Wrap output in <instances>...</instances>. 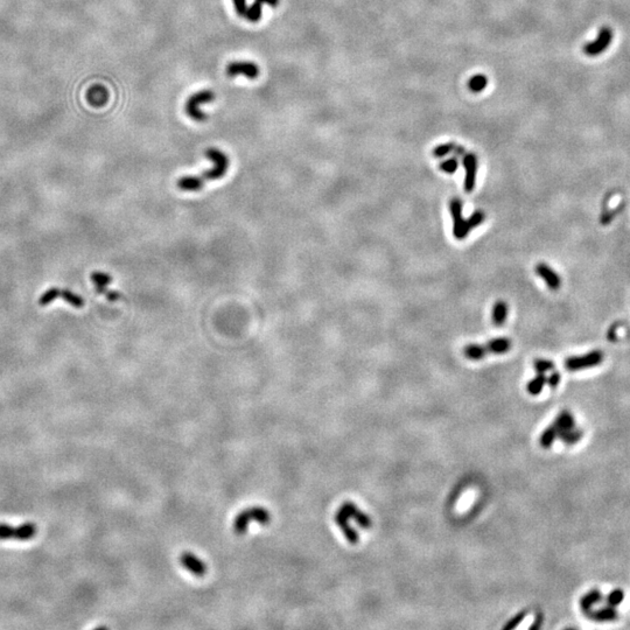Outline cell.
I'll return each instance as SVG.
<instances>
[{
  "label": "cell",
  "mask_w": 630,
  "mask_h": 630,
  "mask_svg": "<svg viewBox=\"0 0 630 630\" xmlns=\"http://www.w3.org/2000/svg\"><path fill=\"white\" fill-rule=\"evenodd\" d=\"M545 384H546L545 374H538L537 376L532 378V379L528 383L526 390H528V392L531 396H538L543 391V389H544Z\"/></svg>",
  "instance_id": "cb8c5ba5"
},
{
  "label": "cell",
  "mask_w": 630,
  "mask_h": 630,
  "mask_svg": "<svg viewBox=\"0 0 630 630\" xmlns=\"http://www.w3.org/2000/svg\"><path fill=\"white\" fill-rule=\"evenodd\" d=\"M338 511L341 513H343L345 517L348 518L354 519L355 522L357 523L358 525L361 526L362 529H370L371 525H373V521L369 517V515H367L366 512H362L356 504H354L353 502H344L338 509Z\"/></svg>",
  "instance_id": "30bf717a"
},
{
  "label": "cell",
  "mask_w": 630,
  "mask_h": 630,
  "mask_svg": "<svg viewBox=\"0 0 630 630\" xmlns=\"http://www.w3.org/2000/svg\"><path fill=\"white\" fill-rule=\"evenodd\" d=\"M454 148H455V144H453V143H446V144L439 145V146L435 147L434 150H433L432 154H433V157H434V158H444V157L447 156V154L452 153V152L454 151Z\"/></svg>",
  "instance_id": "4dcf8cb0"
},
{
  "label": "cell",
  "mask_w": 630,
  "mask_h": 630,
  "mask_svg": "<svg viewBox=\"0 0 630 630\" xmlns=\"http://www.w3.org/2000/svg\"><path fill=\"white\" fill-rule=\"evenodd\" d=\"M553 424L558 429V435H559L561 434V433L570 431V429L576 427V419H574L573 415H572L570 411L564 410V411H561L557 416V418H555Z\"/></svg>",
  "instance_id": "2e32d148"
},
{
  "label": "cell",
  "mask_w": 630,
  "mask_h": 630,
  "mask_svg": "<svg viewBox=\"0 0 630 630\" xmlns=\"http://www.w3.org/2000/svg\"><path fill=\"white\" fill-rule=\"evenodd\" d=\"M534 367L535 370L537 371V374H545L547 371H551L554 369V363L552 361L545 360V358H537L534 362Z\"/></svg>",
  "instance_id": "f546056e"
},
{
  "label": "cell",
  "mask_w": 630,
  "mask_h": 630,
  "mask_svg": "<svg viewBox=\"0 0 630 630\" xmlns=\"http://www.w3.org/2000/svg\"><path fill=\"white\" fill-rule=\"evenodd\" d=\"M234 1V6L236 12L240 17H245L248 12V6H247V0H232Z\"/></svg>",
  "instance_id": "e575fe53"
},
{
  "label": "cell",
  "mask_w": 630,
  "mask_h": 630,
  "mask_svg": "<svg viewBox=\"0 0 630 630\" xmlns=\"http://www.w3.org/2000/svg\"><path fill=\"white\" fill-rule=\"evenodd\" d=\"M602 361V351L593 350L588 354L581 355V356H572L566 358V361H565V368L568 371H579L599 366Z\"/></svg>",
  "instance_id": "52a82bcc"
},
{
  "label": "cell",
  "mask_w": 630,
  "mask_h": 630,
  "mask_svg": "<svg viewBox=\"0 0 630 630\" xmlns=\"http://www.w3.org/2000/svg\"><path fill=\"white\" fill-rule=\"evenodd\" d=\"M583 437H584L583 429L577 428V427L572 428V429H570V431H566V432L561 433V434L558 435V438H560L561 440L565 442V444L570 445V446L576 445L577 442H579L581 439H583Z\"/></svg>",
  "instance_id": "d4e9b609"
},
{
  "label": "cell",
  "mask_w": 630,
  "mask_h": 630,
  "mask_svg": "<svg viewBox=\"0 0 630 630\" xmlns=\"http://www.w3.org/2000/svg\"><path fill=\"white\" fill-rule=\"evenodd\" d=\"M348 517H345L343 513H341L340 511H337L335 513L334 516V521L336 524H337L338 528L342 532H343L344 537L347 541L350 543V544H357L358 541H360V536H358V532L356 530L353 529L349 524L348 522Z\"/></svg>",
  "instance_id": "5bb4252c"
},
{
  "label": "cell",
  "mask_w": 630,
  "mask_h": 630,
  "mask_svg": "<svg viewBox=\"0 0 630 630\" xmlns=\"http://www.w3.org/2000/svg\"><path fill=\"white\" fill-rule=\"evenodd\" d=\"M451 215L453 217V235L457 240H464L470 232V227L468 219H464L462 216V201L460 199H452L450 202Z\"/></svg>",
  "instance_id": "5b68a950"
},
{
  "label": "cell",
  "mask_w": 630,
  "mask_h": 630,
  "mask_svg": "<svg viewBox=\"0 0 630 630\" xmlns=\"http://www.w3.org/2000/svg\"><path fill=\"white\" fill-rule=\"evenodd\" d=\"M206 157L211 160V169L203 172L201 175L183 176L177 181V188L187 193H198L209 181L219 180L227 174L229 168V158L217 148H208Z\"/></svg>",
  "instance_id": "6da1fadb"
},
{
  "label": "cell",
  "mask_w": 630,
  "mask_h": 630,
  "mask_svg": "<svg viewBox=\"0 0 630 630\" xmlns=\"http://www.w3.org/2000/svg\"><path fill=\"white\" fill-rule=\"evenodd\" d=\"M462 165L464 168V190L471 193L475 188L477 174V158L473 153H466L462 159Z\"/></svg>",
  "instance_id": "ba28073f"
},
{
  "label": "cell",
  "mask_w": 630,
  "mask_h": 630,
  "mask_svg": "<svg viewBox=\"0 0 630 630\" xmlns=\"http://www.w3.org/2000/svg\"><path fill=\"white\" fill-rule=\"evenodd\" d=\"M561 380V375L558 373V371H553L550 375V377H546V384H548V386L552 387V389H555L559 384H560Z\"/></svg>",
  "instance_id": "d590c367"
},
{
  "label": "cell",
  "mask_w": 630,
  "mask_h": 630,
  "mask_svg": "<svg viewBox=\"0 0 630 630\" xmlns=\"http://www.w3.org/2000/svg\"><path fill=\"white\" fill-rule=\"evenodd\" d=\"M586 614L588 618L592 619L595 622H612L619 618L616 607L609 605L602 606L597 609H592Z\"/></svg>",
  "instance_id": "4fadbf2b"
},
{
  "label": "cell",
  "mask_w": 630,
  "mask_h": 630,
  "mask_svg": "<svg viewBox=\"0 0 630 630\" xmlns=\"http://www.w3.org/2000/svg\"><path fill=\"white\" fill-rule=\"evenodd\" d=\"M488 85V79L484 75H475L471 77L468 82L470 91L473 92H481Z\"/></svg>",
  "instance_id": "484cf974"
},
{
  "label": "cell",
  "mask_w": 630,
  "mask_h": 630,
  "mask_svg": "<svg viewBox=\"0 0 630 630\" xmlns=\"http://www.w3.org/2000/svg\"><path fill=\"white\" fill-rule=\"evenodd\" d=\"M558 438V429L555 427L554 424H551L548 426L547 428L544 429V432L541 434V438H539V445L542 446L543 448L547 450L550 448L555 439Z\"/></svg>",
  "instance_id": "603a6c76"
},
{
  "label": "cell",
  "mask_w": 630,
  "mask_h": 630,
  "mask_svg": "<svg viewBox=\"0 0 630 630\" xmlns=\"http://www.w3.org/2000/svg\"><path fill=\"white\" fill-rule=\"evenodd\" d=\"M463 355L471 361H480L488 355L484 344H468L463 348Z\"/></svg>",
  "instance_id": "7402d4cb"
},
{
  "label": "cell",
  "mask_w": 630,
  "mask_h": 630,
  "mask_svg": "<svg viewBox=\"0 0 630 630\" xmlns=\"http://www.w3.org/2000/svg\"><path fill=\"white\" fill-rule=\"evenodd\" d=\"M602 601V593L599 589H590L580 599V608L584 613L589 612Z\"/></svg>",
  "instance_id": "9a60e30c"
},
{
  "label": "cell",
  "mask_w": 630,
  "mask_h": 630,
  "mask_svg": "<svg viewBox=\"0 0 630 630\" xmlns=\"http://www.w3.org/2000/svg\"><path fill=\"white\" fill-rule=\"evenodd\" d=\"M278 2H279V0H254V2L252 4L251 7L248 8L245 18L251 22H257L261 18V8H263L264 4H267L272 6V7H276Z\"/></svg>",
  "instance_id": "d6986e66"
},
{
  "label": "cell",
  "mask_w": 630,
  "mask_h": 630,
  "mask_svg": "<svg viewBox=\"0 0 630 630\" xmlns=\"http://www.w3.org/2000/svg\"><path fill=\"white\" fill-rule=\"evenodd\" d=\"M542 625H543V616H542V615H538L537 618H536V622L534 623V625L530 626V627H529V629H530V630H536V629H539V628H541V627H542Z\"/></svg>",
  "instance_id": "8d00e7d4"
},
{
  "label": "cell",
  "mask_w": 630,
  "mask_h": 630,
  "mask_svg": "<svg viewBox=\"0 0 630 630\" xmlns=\"http://www.w3.org/2000/svg\"><path fill=\"white\" fill-rule=\"evenodd\" d=\"M536 273L542 278L546 283L547 287L552 291H557L561 285V278L555 272L553 269H551L547 264L538 263L536 265Z\"/></svg>",
  "instance_id": "7c38bea8"
},
{
  "label": "cell",
  "mask_w": 630,
  "mask_h": 630,
  "mask_svg": "<svg viewBox=\"0 0 630 630\" xmlns=\"http://www.w3.org/2000/svg\"><path fill=\"white\" fill-rule=\"evenodd\" d=\"M623 600H625V592L621 588H615V589L610 590L608 595L606 596V603L613 607L620 606L623 602Z\"/></svg>",
  "instance_id": "4316f807"
},
{
  "label": "cell",
  "mask_w": 630,
  "mask_h": 630,
  "mask_svg": "<svg viewBox=\"0 0 630 630\" xmlns=\"http://www.w3.org/2000/svg\"><path fill=\"white\" fill-rule=\"evenodd\" d=\"M613 37L614 33L612 28L608 27V26H605V27H602L599 31L597 37L593 41L585 44L584 54L589 57L599 56L606 49H608V47L613 41Z\"/></svg>",
  "instance_id": "8992f818"
},
{
  "label": "cell",
  "mask_w": 630,
  "mask_h": 630,
  "mask_svg": "<svg viewBox=\"0 0 630 630\" xmlns=\"http://www.w3.org/2000/svg\"><path fill=\"white\" fill-rule=\"evenodd\" d=\"M467 219H468V223H469L470 229H474L482 224L484 219H486V215H484V212L481 211V210H476V211L473 212V214H471Z\"/></svg>",
  "instance_id": "836d02e7"
},
{
  "label": "cell",
  "mask_w": 630,
  "mask_h": 630,
  "mask_svg": "<svg viewBox=\"0 0 630 630\" xmlns=\"http://www.w3.org/2000/svg\"><path fill=\"white\" fill-rule=\"evenodd\" d=\"M440 169L442 172L447 173V174H453L455 170L458 169L459 167V161L457 158H451V159H447L445 161H442L440 164Z\"/></svg>",
  "instance_id": "d6a6232c"
},
{
  "label": "cell",
  "mask_w": 630,
  "mask_h": 630,
  "mask_svg": "<svg viewBox=\"0 0 630 630\" xmlns=\"http://www.w3.org/2000/svg\"><path fill=\"white\" fill-rule=\"evenodd\" d=\"M86 99H88V102L91 105L102 106L108 102L109 92L104 86L93 85L92 88L86 92Z\"/></svg>",
  "instance_id": "e0dca14e"
},
{
  "label": "cell",
  "mask_w": 630,
  "mask_h": 630,
  "mask_svg": "<svg viewBox=\"0 0 630 630\" xmlns=\"http://www.w3.org/2000/svg\"><path fill=\"white\" fill-rule=\"evenodd\" d=\"M227 74L230 77L244 75L248 79L253 80L259 75V68L256 63L249 62V61H235L228 64Z\"/></svg>",
  "instance_id": "8fae6325"
},
{
  "label": "cell",
  "mask_w": 630,
  "mask_h": 630,
  "mask_svg": "<svg viewBox=\"0 0 630 630\" xmlns=\"http://www.w3.org/2000/svg\"><path fill=\"white\" fill-rule=\"evenodd\" d=\"M56 298H61V290L60 289H50L44 292L39 299V303L41 306H46L48 303H50L53 300H55Z\"/></svg>",
  "instance_id": "f1b7e54d"
},
{
  "label": "cell",
  "mask_w": 630,
  "mask_h": 630,
  "mask_svg": "<svg viewBox=\"0 0 630 630\" xmlns=\"http://www.w3.org/2000/svg\"><path fill=\"white\" fill-rule=\"evenodd\" d=\"M180 564L182 565V567L187 570L193 576L198 577V578H202L206 576L207 571V565L203 563V561L200 559L198 555H195L192 552H182L180 555Z\"/></svg>",
  "instance_id": "9c48e42d"
},
{
  "label": "cell",
  "mask_w": 630,
  "mask_h": 630,
  "mask_svg": "<svg viewBox=\"0 0 630 630\" xmlns=\"http://www.w3.org/2000/svg\"><path fill=\"white\" fill-rule=\"evenodd\" d=\"M214 99L215 95L211 90H202V91L194 93V95L189 97L188 101L186 102V114L196 122L206 121L207 115L200 110V105L203 104V103L212 102Z\"/></svg>",
  "instance_id": "277c9868"
},
{
  "label": "cell",
  "mask_w": 630,
  "mask_h": 630,
  "mask_svg": "<svg viewBox=\"0 0 630 630\" xmlns=\"http://www.w3.org/2000/svg\"><path fill=\"white\" fill-rule=\"evenodd\" d=\"M526 615H528V612H526V610H522V612H519L517 615L513 616L512 619H510L509 621L506 622V625L503 626V630H510V629L516 628L517 626L521 625L523 620L526 618Z\"/></svg>",
  "instance_id": "1f68e13d"
},
{
  "label": "cell",
  "mask_w": 630,
  "mask_h": 630,
  "mask_svg": "<svg viewBox=\"0 0 630 630\" xmlns=\"http://www.w3.org/2000/svg\"><path fill=\"white\" fill-rule=\"evenodd\" d=\"M61 298H63L67 302H69L70 305L76 307V308H81L84 306L83 299L69 290H61Z\"/></svg>",
  "instance_id": "83f0119b"
},
{
  "label": "cell",
  "mask_w": 630,
  "mask_h": 630,
  "mask_svg": "<svg viewBox=\"0 0 630 630\" xmlns=\"http://www.w3.org/2000/svg\"><path fill=\"white\" fill-rule=\"evenodd\" d=\"M91 280L95 284L97 292L99 294H104V295L108 294L109 291L106 290V287L112 282V277L110 274L103 272H93L91 274Z\"/></svg>",
  "instance_id": "44dd1931"
},
{
  "label": "cell",
  "mask_w": 630,
  "mask_h": 630,
  "mask_svg": "<svg viewBox=\"0 0 630 630\" xmlns=\"http://www.w3.org/2000/svg\"><path fill=\"white\" fill-rule=\"evenodd\" d=\"M506 318H508V305H506L505 301L499 300V301H496L495 305L493 306V312H492L493 324L497 326V327H500V326L504 325Z\"/></svg>",
  "instance_id": "ffe728a7"
},
{
  "label": "cell",
  "mask_w": 630,
  "mask_h": 630,
  "mask_svg": "<svg viewBox=\"0 0 630 630\" xmlns=\"http://www.w3.org/2000/svg\"><path fill=\"white\" fill-rule=\"evenodd\" d=\"M38 528L34 523L27 522L13 526L6 523H0V539L1 541H30L37 535Z\"/></svg>",
  "instance_id": "3957f363"
},
{
  "label": "cell",
  "mask_w": 630,
  "mask_h": 630,
  "mask_svg": "<svg viewBox=\"0 0 630 630\" xmlns=\"http://www.w3.org/2000/svg\"><path fill=\"white\" fill-rule=\"evenodd\" d=\"M250 522H258L259 524H269L271 513L261 506H252L240 512L234 522V531L237 535H244Z\"/></svg>",
  "instance_id": "7a4b0ae2"
},
{
  "label": "cell",
  "mask_w": 630,
  "mask_h": 630,
  "mask_svg": "<svg viewBox=\"0 0 630 630\" xmlns=\"http://www.w3.org/2000/svg\"><path fill=\"white\" fill-rule=\"evenodd\" d=\"M484 345H486L488 354L500 355L508 353L510 348H511V341L508 337H497L490 340Z\"/></svg>",
  "instance_id": "ac0fdd59"
}]
</instances>
